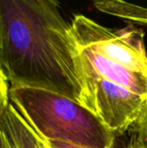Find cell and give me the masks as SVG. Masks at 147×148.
<instances>
[{
	"instance_id": "6da1fadb",
	"label": "cell",
	"mask_w": 147,
	"mask_h": 148,
	"mask_svg": "<svg viewBox=\"0 0 147 148\" xmlns=\"http://www.w3.org/2000/svg\"><path fill=\"white\" fill-rule=\"evenodd\" d=\"M0 65L10 85L41 88L82 105L79 46L54 0H0Z\"/></svg>"
},
{
	"instance_id": "7a4b0ae2",
	"label": "cell",
	"mask_w": 147,
	"mask_h": 148,
	"mask_svg": "<svg viewBox=\"0 0 147 148\" xmlns=\"http://www.w3.org/2000/svg\"><path fill=\"white\" fill-rule=\"evenodd\" d=\"M10 101L48 148H114L116 135L93 112L66 96L14 84Z\"/></svg>"
},
{
	"instance_id": "3957f363",
	"label": "cell",
	"mask_w": 147,
	"mask_h": 148,
	"mask_svg": "<svg viewBox=\"0 0 147 148\" xmlns=\"http://www.w3.org/2000/svg\"><path fill=\"white\" fill-rule=\"evenodd\" d=\"M81 65L82 105L93 112L113 134H124L140 116L147 98L100 76L81 57Z\"/></svg>"
},
{
	"instance_id": "277c9868",
	"label": "cell",
	"mask_w": 147,
	"mask_h": 148,
	"mask_svg": "<svg viewBox=\"0 0 147 148\" xmlns=\"http://www.w3.org/2000/svg\"><path fill=\"white\" fill-rule=\"evenodd\" d=\"M71 24L79 47L147 75V53L142 29L129 25L116 30L104 27L83 15L75 16Z\"/></svg>"
},
{
	"instance_id": "5b68a950",
	"label": "cell",
	"mask_w": 147,
	"mask_h": 148,
	"mask_svg": "<svg viewBox=\"0 0 147 148\" xmlns=\"http://www.w3.org/2000/svg\"><path fill=\"white\" fill-rule=\"evenodd\" d=\"M79 49L81 57L100 76L147 98V75L116 64L90 49L81 47Z\"/></svg>"
},
{
	"instance_id": "8992f818",
	"label": "cell",
	"mask_w": 147,
	"mask_h": 148,
	"mask_svg": "<svg viewBox=\"0 0 147 148\" xmlns=\"http://www.w3.org/2000/svg\"><path fill=\"white\" fill-rule=\"evenodd\" d=\"M94 7L101 12L117 16L133 25L147 26V5H139L120 0L95 1Z\"/></svg>"
},
{
	"instance_id": "52a82bcc",
	"label": "cell",
	"mask_w": 147,
	"mask_h": 148,
	"mask_svg": "<svg viewBox=\"0 0 147 148\" xmlns=\"http://www.w3.org/2000/svg\"><path fill=\"white\" fill-rule=\"evenodd\" d=\"M10 83L9 82V79L2 66L0 65V121L10 102Z\"/></svg>"
},
{
	"instance_id": "ba28073f",
	"label": "cell",
	"mask_w": 147,
	"mask_h": 148,
	"mask_svg": "<svg viewBox=\"0 0 147 148\" xmlns=\"http://www.w3.org/2000/svg\"><path fill=\"white\" fill-rule=\"evenodd\" d=\"M133 132L147 139V103L137 121L133 125Z\"/></svg>"
},
{
	"instance_id": "9c48e42d",
	"label": "cell",
	"mask_w": 147,
	"mask_h": 148,
	"mask_svg": "<svg viewBox=\"0 0 147 148\" xmlns=\"http://www.w3.org/2000/svg\"><path fill=\"white\" fill-rule=\"evenodd\" d=\"M0 148H19L8 132L0 125Z\"/></svg>"
},
{
	"instance_id": "30bf717a",
	"label": "cell",
	"mask_w": 147,
	"mask_h": 148,
	"mask_svg": "<svg viewBox=\"0 0 147 148\" xmlns=\"http://www.w3.org/2000/svg\"><path fill=\"white\" fill-rule=\"evenodd\" d=\"M126 148H147V139L135 134Z\"/></svg>"
}]
</instances>
